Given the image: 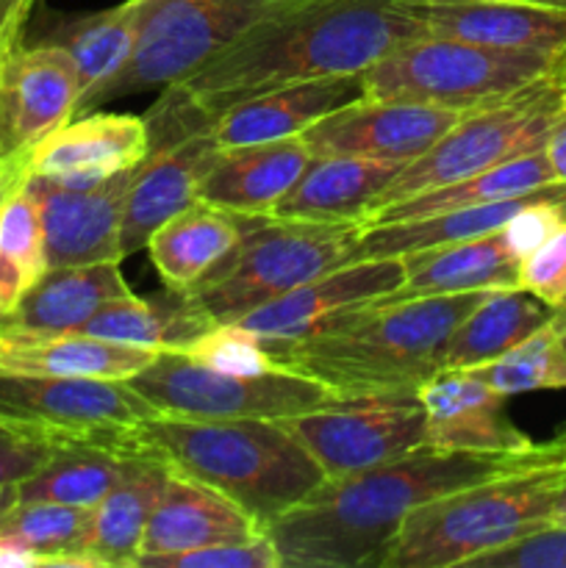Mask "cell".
<instances>
[{"mask_svg":"<svg viewBox=\"0 0 566 568\" xmlns=\"http://www.w3.org/2000/svg\"><path fill=\"white\" fill-rule=\"evenodd\" d=\"M422 33L416 0H297L283 6L164 89L159 105L144 116L150 150L203 131L222 109L250 94L361 75Z\"/></svg>","mask_w":566,"mask_h":568,"instance_id":"6da1fadb","label":"cell"},{"mask_svg":"<svg viewBox=\"0 0 566 568\" xmlns=\"http://www.w3.org/2000/svg\"><path fill=\"white\" fill-rule=\"evenodd\" d=\"M553 460L560 458L549 444L508 455L422 447L375 469L327 477L264 532L281 568L381 566L388 544L416 505Z\"/></svg>","mask_w":566,"mask_h":568,"instance_id":"7a4b0ae2","label":"cell"},{"mask_svg":"<svg viewBox=\"0 0 566 568\" xmlns=\"http://www.w3.org/2000/svg\"><path fill=\"white\" fill-rule=\"evenodd\" d=\"M483 294L370 300L309 336L261 344L277 366L314 377L338 399L416 392L438 375L449 333Z\"/></svg>","mask_w":566,"mask_h":568,"instance_id":"3957f363","label":"cell"},{"mask_svg":"<svg viewBox=\"0 0 566 568\" xmlns=\"http://www.w3.org/2000/svg\"><path fill=\"white\" fill-rule=\"evenodd\" d=\"M144 455L159 458L253 516L261 530L327 480L309 449L277 419H186L159 414L137 430Z\"/></svg>","mask_w":566,"mask_h":568,"instance_id":"277c9868","label":"cell"},{"mask_svg":"<svg viewBox=\"0 0 566 568\" xmlns=\"http://www.w3.org/2000/svg\"><path fill=\"white\" fill-rule=\"evenodd\" d=\"M566 464L527 466L427 499L405 516L381 568L472 566L519 538L553 527Z\"/></svg>","mask_w":566,"mask_h":568,"instance_id":"5b68a950","label":"cell"},{"mask_svg":"<svg viewBox=\"0 0 566 568\" xmlns=\"http://www.w3.org/2000/svg\"><path fill=\"white\" fill-rule=\"evenodd\" d=\"M564 70L566 55L486 48L422 33L361 72V83L366 100H408L475 111Z\"/></svg>","mask_w":566,"mask_h":568,"instance_id":"8992f818","label":"cell"},{"mask_svg":"<svg viewBox=\"0 0 566 568\" xmlns=\"http://www.w3.org/2000/svg\"><path fill=\"white\" fill-rule=\"evenodd\" d=\"M358 233V222L253 216L236 247L189 292L214 325L236 322L314 277L353 264Z\"/></svg>","mask_w":566,"mask_h":568,"instance_id":"52a82bcc","label":"cell"},{"mask_svg":"<svg viewBox=\"0 0 566 568\" xmlns=\"http://www.w3.org/2000/svg\"><path fill=\"white\" fill-rule=\"evenodd\" d=\"M564 94L566 70L542 78L499 103L466 111L438 142H433L425 153L416 155L394 175L370 214L388 203L464 181L475 172L492 170L503 161L544 148L549 128L560 114Z\"/></svg>","mask_w":566,"mask_h":568,"instance_id":"ba28073f","label":"cell"},{"mask_svg":"<svg viewBox=\"0 0 566 568\" xmlns=\"http://www.w3.org/2000/svg\"><path fill=\"white\" fill-rule=\"evenodd\" d=\"M292 3L297 0H139L131 61L94 92L87 109L183 81L244 28Z\"/></svg>","mask_w":566,"mask_h":568,"instance_id":"9c48e42d","label":"cell"},{"mask_svg":"<svg viewBox=\"0 0 566 568\" xmlns=\"http://www.w3.org/2000/svg\"><path fill=\"white\" fill-rule=\"evenodd\" d=\"M133 388L166 416L186 419H286L331 403V388L292 369L233 375L198 364L181 349L155 353Z\"/></svg>","mask_w":566,"mask_h":568,"instance_id":"30bf717a","label":"cell"},{"mask_svg":"<svg viewBox=\"0 0 566 568\" xmlns=\"http://www.w3.org/2000/svg\"><path fill=\"white\" fill-rule=\"evenodd\" d=\"M0 416L37 427L55 447L92 444L144 455L137 430L159 408L128 381L0 372Z\"/></svg>","mask_w":566,"mask_h":568,"instance_id":"8fae6325","label":"cell"},{"mask_svg":"<svg viewBox=\"0 0 566 568\" xmlns=\"http://www.w3.org/2000/svg\"><path fill=\"white\" fill-rule=\"evenodd\" d=\"M277 422L327 477L375 469L425 447V410L416 392L331 399Z\"/></svg>","mask_w":566,"mask_h":568,"instance_id":"7c38bea8","label":"cell"},{"mask_svg":"<svg viewBox=\"0 0 566 568\" xmlns=\"http://www.w3.org/2000/svg\"><path fill=\"white\" fill-rule=\"evenodd\" d=\"M466 111L408 100H355L322 116L300 136L314 159L353 155V159L414 161L444 136Z\"/></svg>","mask_w":566,"mask_h":568,"instance_id":"4fadbf2b","label":"cell"},{"mask_svg":"<svg viewBox=\"0 0 566 568\" xmlns=\"http://www.w3.org/2000/svg\"><path fill=\"white\" fill-rule=\"evenodd\" d=\"M133 172L137 166L89 189L61 186L33 172L26 178V189L42 216L48 270L122 261L120 231Z\"/></svg>","mask_w":566,"mask_h":568,"instance_id":"5bb4252c","label":"cell"},{"mask_svg":"<svg viewBox=\"0 0 566 568\" xmlns=\"http://www.w3.org/2000/svg\"><path fill=\"white\" fill-rule=\"evenodd\" d=\"M403 258L353 261L259 305L239 316L236 325L264 342H292L316 333L353 305L388 297L403 286Z\"/></svg>","mask_w":566,"mask_h":568,"instance_id":"9a60e30c","label":"cell"},{"mask_svg":"<svg viewBox=\"0 0 566 568\" xmlns=\"http://www.w3.org/2000/svg\"><path fill=\"white\" fill-rule=\"evenodd\" d=\"M425 410V447L508 455L533 444L505 414V397L469 369L438 372L416 388Z\"/></svg>","mask_w":566,"mask_h":568,"instance_id":"2e32d148","label":"cell"},{"mask_svg":"<svg viewBox=\"0 0 566 568\" xmlns=\"http://www.w3.org/2000/svg\"><path fill=\"white\" fill-rule=\"evenodd\" d=\"M150 153L144 116L92 111L72 116L31 150V172L70 189H89L133 170Z\"/></svg>","mask_w":566,"mask_h":568,"instance_id":"e0dca14e","label":"cell"},{"mask_svg":"<svg viewBox=\"0 0 566 568\" xmlns=\"http://www.w3.org/2000/svg\"><path fill=\"white\" fill-rule=\"evenodd\" d=\"M220 155L209 128L159 144L133 172L122 214V258L139 253L159 225L198 200L203 178Z\"/></svg>","mask_w":566,"mask_h":568,"instance_id":"ac0fdd59","label":"cell"},{"mask_svg":"<svg viewBox=\"0 0 566 568\" xmlns=\"http://www.w3.org/2000/svg\"><path fill=\"white\" fill-rule=\"evenodd\" d=\"M361 98H364L361 75L286 83V87L250 94V98L222 109L211 120L209 136L220 150L281 142V139L300 136L322 116Z\"/></svg>","mask_w":566,"mask_h":568,"instance_id":"d6986e66","label":"cell"},{"mask_svg":"<svg viewBox=\"0 0 566 568\" xmlns=\"http://www.w3.org/2000/svg\"><path fill=\"white\" fill-rule=\"evenodd\" d=\"M81 103L72 55L59 42L22 48L9 70L3 98L6 155L33 150L48 133L70 122Z\"/></svg>","mask_w":566,"mask_h":568,"instance_id":"ffe728a7","label":"cell"},{"mask_svg":"<svg viewBox=\"0 0 566 568\" xmlns=\"http://www.w3.org/2000/svg\"><path fill=\"white\" fill-rule=\"evenodd\" d=\"M261 532L264 530L255 525L253 516L244 514L236 503L170 469L159 503L144 525L139 558L189 552V549L214 547V544L250 541Z\"/></svg>","mask_w":566,"mask_h":568,"instance_id":"44dd1931","label":"cell"},{"mask_svg":"<svg viewBox=\"0 0 566 568\" xmlns=\"http://www.w3.org/2000/svg\"><path fill=\"white\" fill-rule=\"evenodd\" d=\"M311 161L314 153L303 136L220 150L198 200L242 216H266Z\"/></svg>","mask_w":566,"mask_h":568,"instance_id":"7402d4cb","label":"cell"},{"mask_svg":"<svg viewBox=\"0 0 566 568\" xmlns=\"http://www.w3.org/2000/svg\"><path fill=\"white\" fill-rule=\"evenodd\" d=\"M405 161L327 155L305 166L292 189L270 211V220L297 222H364L383 189Z\"/></svg>","mask_w":566,"mask_h":568,"instance_id":"603a6c76","label":"cell"},{"mask_svg":"<svg viewBox=\"0 0 566 568\" xmlns=\"http://www.w3.org/2000/svg\"><path fill=\"white\" fill-rule=\"evenodd\" d=\"M120 261L48 270L3 320L9 333H75L109 303L131 297Z\"/></svg>","mask_w":566,"mask_h":568,"instance_id":"cb8c5ba5","label":"cell"},{"mask_svg":"<svg viewBox=\"0 0 566 568\" xmlns=\"http://www.w3.org/2000/svg\"><path fill=\"white\" fill-rule=\"evenodd\" d=\"M153 358V349L105 342L78 331L44 336L0 331V372L14 375L131 381Z\"/></svg>","mask_w":566,"mask_h":568,"instance_id":"d4e9b609","label":"cell"},{"mask_svg":"<svg viewBox=\"0 0 566 568\" xmlns=\"http://www.w3.org/2000/svg\"><path fill=\"white\" fill-rule=\"evenodd\" d=\"M405 281L392 300L436 297V294L494 292L519 286V258L503 231L444 247L403 255Z\"/></svg>","mask_w":566,"mask_h":568,"instance_id":"484cf974","label":"cell"},{"mask_svg":"<svg viewBox=\"0 0 566 568\" xmlns=\"http://www.w3.org/2000/svg\"><path fill=\"white\" fill-rule=\"evenodd\" d=\"M253 216L233 214L194 200L159 225L148 239V253L166 288L189 292L239 244Z\"/></svg>","mask_w":566,"mask_h":568,"instance_id":"4316f807","label":"cell"},{"mask_svg":"<svg viewBox=\"0 0 566 568\" xmlns=\"http://www.w3.org/2000/svg\"><path fill=\"white\" fill-rule=\"evenodd\" d=\"M555 308L525 288H494L455 325L442 349V369H481L547 325Z\"/></svg>","mask_w":566,"mask_h":568,"instance_id":"83f0119b","label":"cell"},{"mask_svg":"<svg viewBox=\"0 0 566 568\" xmlns=\"http://www.w3.org/2000/svg\"><path fill=\"white\" fill-rule=\"evenodd\" d=\"M211 327L214 322L194 303L192 292H175L164 286V292L153 297L131 294V297L114 300L100 308L78 333L166 353V349H186Z\"/></svg>","mask_w":566,"mask_h":568,"instance_id":"f1b7e54d","label":"cell"},{"mask_svg":"<svg viewBox=\"0 0 566 568\" xmlns=\"http://www.w3.org/2000/svg\"><path fill=\"white\" fill-rule=\"evenodd\" d=\"M166 466L159 458H148L111 488L92 508L83 541L78 552L98 560L100 568H133L142 555V536L150 514L161 497Z\"/></svg>","mask_w":566,"mask_h":568,"instance_id":"f546056e","label":"cell"},{"mask_svg":"<svg viewBox=\"0 0 566 568\" xmlns=\"http://www.w3.org/2000/svg\"><path fill=\"white\" fill-rule=\"evenodd\" d=\"M560 183L555 178L553 166H549L547 150L536 148L530 153H522L516 159L503 161V164L492 166V170L475 172V175L464 178V181L447 183V186L427 189V192L414 194V197L397 200L375 214L364 220V225H381V222H400V220H416V216L427 214H444V211L466 209V205H483V203H499V200L522 197V194L538 192L544 186Z\"/></svg>","mask_w":566,"mask_h":568,"instance_id":"4dcf8cb0","label":"cell"},{"mask_svg":"<svg viewBox=\"0 0 566 568\" xmlns=\"http://www.w3.org/2000/svg\"><path fill=\"white\" fill-rule=\"evenodd\" d=\"M153 455H131L92 444L55 447L48 464L20 483V503H64L78 508H94L114 486H120L142 460Z\"/></svg>","mask_w":566,"mask_h":568,"instance_id":"1f68e13d","label":"cell"},{"mask_svg":"<svg viewBox=\"0 0 566 568\" xmlns=\"http://www.w3.org/2000/svg\"><path fill=\"white\" fill-rule=\"evenodd\" d=\"M139 37V0H125L109 11L72 17L55 28L50 42H59L72 55L81 81V103L87 109L98 89H103L131 61Z\"/></svg>","mask_w":566,"mask_h":568,"instance_id":"d6a6232c","label":"cell"},{"mask_svg":"<svg viewBox=\"0 0 566 568\" xmlns=\"http://www.w3.org/2000/svg\"><path fill=\"white\" fill-rule=\"evenodd\" d=\"M48 272L44 231L37 200L22 183L0 209V316L20 305L28 288Z\"/></svg>","mask_w":566,"mask_h":568,"instance_id":"836d02e7","label":"cell"},{"mask_svg":"<svg viewBox=\"0 0 566 568\" xmlns=\"http://www.w3.org/2000/svg\"><path fill=\"white\" fill-rule=\"evenodd\" d=\"M469 372L483 377L503 397L566 388V311L555 308L553 320L530 333L525 342L492 364Z\"/></svg>","mask_w":566,"mask_h":568,"instance_id":"e575fe53","label":"cell"},{"mask_svg":"<svg viewBox=\"0 0 566 568\" xmlns=\"http://www.w3.org/2000/svg\"><path fill=\"white\" fill-rule=\"evenodd\" d=\"M89 519H92V508L33 499V503H17L11 514L0 521V530L14 532L22 541L31 544L42 555V566H48L53 555L78 552Z\"/></svg>","mask_w":566,"mask_h":568,"instance_id":"d590c367","label":"cell"},{"mask_svg":"<svg viewBox=\"0 0 566 568\" xmlns=\"http://www.w3.org/2000/svg\"><path fill=\"white\" fill-rule=\"evenodd\" d=\"M181 353H186L198 364L220 372H233V375H261V372L277 369L261 338L255 333L244 331L236 322L214 325Z\"/></svg>","mask_w":566,"mask_h":568,"instance_id":"8d00e7d4","label":"cell"},{"mask_svg":"<svg viewBox=\"0 0 566 568\" xmlns=\"http://www.w3.org/2000/svg\"><path fill=\"white\" fill-rule=\"evenodd\" d=\"M137 568H281L270 536L250 538L236 544H214V547L189 549V552L139 558Z\"/></svg>","mask_w":566,"mask_h":568,"instance_id":"74e56055","label":"cell"},{"mask_svg":"<svg viewBox=\"0 0 566 568\" xmlns=\"http://www.w3.org/2000/svg\"><path fill=\"white\" fill-rule=\"evenodd\" d=\"M519 288L549 308H560L566 303V225L519 261Z\"/></svg>","mask_w":566,"mask_h":568,"instance_id":"f35d334b","label":"cell"},{"mask_svg":"<svg viewBox=\"0 0 566 568\" xmlns=\"http://www.w3.org/2000/svg\"><path fill=\"white\" fill-rule=\"evenodd\" d=\"M53 453L55 444L37 427L0 416V486L28 480L48 464Z\"/></svg>","mask_w":566,"mask_h":568,"instance_id":"ab89813d","label":"cell"},{"mask_svg":"<svg viewBox=\"0 0 566 568\" xmlns=\"http://www.w3.org/2000/svg\"><path fill=\"white\" fill-rule=\"evenodd\" d=\"M477 568H566V527H544L511 547L477 558Z\"/></svg>","mask_w":566,"mask_h":568,"instance_id":"60d3db41","label":"cell"},{"mask_svg":"<svg viewBox=\"0 0 566 568\" xmlns=\"http://www.w3.org/2000/svg\"><path fill=\"white\" fill-rule=\"evenodd\" d=\"M37 0H3L0 3V159L6 155L3 144V98L9 70L14 64L17 53L22 50V31H26L28 14H31Z\"/></svg>","mask_w":566,"mask_h":568,"instance_id":"b9f144b4","label":"cell"},{"mask_svg":"<svg viewBox=\"0 0 566 568\" xmlns=\"http://www.w3.org/2000/svg\"><path fill=\"white\" fill-rule=\"evenodd\" d=\"M31 175V150H14L0 159V209Z\"/></svg>","mask_w":566,"mask_h":568,"instance_id":"7bdbcfd3","label":"cell"},{"mask_svg":"<svg viewBox=\"0 0 566 568\" xmlns=\"http://www.w3.org/2000/svg\"><path fill=\"white\" fill-rule=\"evenodd\" d=\"M42 555L14 532L0 530V568H39Z\"/></svg>","mask_w":566,"mask_h":568,"instance_id":"ee69618b","label":"cell"},{"mask_svg":"<svg viewBox=\"0 0 566 568\" xmlns=\"http://www.w3.org/2000/svg\"><path fill=\"white\" fill-rule=\"evenodd\" d=\"M544 150H547V159H549V166H553L555 178H558L560 183H566V94H564V105H560L558 120H555L553 128H549Z\"/></svg>","mask_w":566,"mask_h":568,"instance_id":"f6af8a7d","label":"cell"},{"mask_svg":"<svg viewBox=\"0 0 566 568\" xmlns=\"http://www.w3.org/2000/svg\"><path fill=\"white\" fill-rule=\"evenodd\" d=\"M20 503V483H9V486H0V521L11 514V508Z\"/></svg>","mask_w":566,"mask_h":568,"instance_id":"bcb514c9","label":"cell"},{"mask_svg":"<svg viewBox=\"0 0 566 568\" xmlns=\"http://www.w3.org/2000/svg\"><path fill=\"white\" fill-rule=\"evenodd\" d=\"M553 527H566V480H564V488H560L558 499H555Z\"/></svg>","mask_w":566,"mask_h":568,"instance_id":"7dc6e473","label":"cell"},{"mask_svg":"<svg viewBox=\"0 0 566 568\" xmlns=\"http://www.w3.org/2000/svg\"><path fill=\"white\" fill-rule=\"evenodd\" d=\"M547 444H549V447H553V453L558 455V458L564 460V464H566V425L560 427V430L555 433L553 442H547Z\"/></svg>","mask_w":566,"mask_h":568,"instance_id":"c3c4849f","label":"cell"},{"mask_svg":"<svg viewBox=\"0 0 566 568\" xmlns=\"http://www.w3.org/2000/svg\"><path fill=\"white\" fill-rule=\"evenodd\" d=\"M527 3H538V6H555V9H566V0H527Z\"/></svg>","mask_w":566,"mask_h":568,"instance_id":"681fc988","label":"cell"},{"mask_svg":"<svg viewBox=\"0 0 566 568\" xmlns=\"http://www.w3.org/2000/svg\"><path fill=\"white\" fill-rule=\"evenodd\" d=\"M0 325H3V316H0Z\"/></svg>","mask_w":566,"mask_h":568,"instance_id":"f907efd6","label":"cell"},{"mask_svg":"<svg viewBox=\"0 0 566 568\" xmlns=\"http://www.w3.org/2000/svg\"><path fill=\"white\" fill-rule=\"evenodd\" d=\"M560 308H564V311H566V303H564V305H560Z\"/></svg>","mask_w":566,"mask_h":568,"instance_id":"816d5d0a","label":"cell"},{"mask_svg":"<svg viewBox=\"0 0 566 568\" xmlns=\"http://www.w3.org/2000/svg\"><path fill=\"white\" fill-rule=\"evenodd\" d=\"M0 3H3V0H0Z\"/></svg>","mask_w":566,"mask_h":568,"instance_id":"f5cc1de1","label":"cell"}]
</instances>
